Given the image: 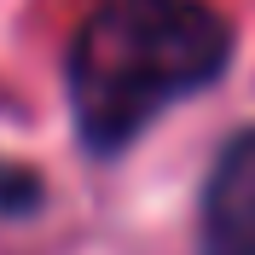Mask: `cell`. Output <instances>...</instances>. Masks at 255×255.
I'll list each match as a JSON object with an SVG mask.
<instances>
[{"label":"cell","instance_id":"cell-2","mask_svg":"<svg viewBox=\"0 0 255 255\" xmlns=\"http://www.w3.org/2000/svg\"><path fill=\"white\" fill-rule=\"evenodd\" d=\"M197 255H255V128L215 151L197 197Z\"/></svg>","mask_w":255,"mask_h":255},{"label":"cell","instance_id":"cell-1","mask_svg":"<svg viewBox=\"0 0 255 255\" xmlns=\"http://www.w3.org/2000/svg\"><path fill=\"white\" fill-rule=\"evenodd\" d=\"M232 64V23L209 0H99L64 52V99L87 157H122Z\"/></svg>","mask_w":255,"mask_h":255}]
</instances>
